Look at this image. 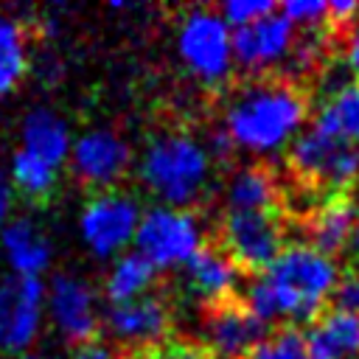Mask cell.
Here are the masks:
<instances>
[{
	"instance_id": "29",
	"label": "cell",
	"mask_w": 359,
	"mask_h": 359,
	"mask_svg": "<svg viewBox=\"0 0 359 359\" xmlns=\"http://www.w3.org/2000/svg\"><path fill=\"white\" fill-rule=\"evenodd\" d=\"M70 359H118V353H115V348H112L109 342L93 337V339H87V342L73 345Z\"/></svg>"
},
{
	"instance_id": "22",
	"label": "cell",
	"mask_w": 359,
	"mask_h": 359,
	"mask_svg": "<svg viewBox=\"0 0 359 359\" xmlns=\"http://www.w3.org/2000/svg\"><path fill=\"white\" fill-rule=\"evenodd\" d=\"M311 123L345 143L359 146V81H348L337 93H331Z\"/></svg>"
},
{
	"instance_id": "8",
	"label": "cell",
	"mask_w": 359,
	"mask_h": 359,
	"mask_svg": "<svg viewBox=\"0 0 359 359\" xmlns=\"http://www.w3.org/2000/svg\"><path fill=\"white\" fill-rule=\"evenodd\" d=\"M222 244L238 269L264 272L286 247L283 224L275 213L227 210L222 222Z\"/></svg>"
},
{
	"instance_id": "20",
	"label": "cell",
	"mask_w": 359,
	"mask_h": 359,
	"mask_svg": "<svg viewBox=\"0 0 359 359\" xmlns=\"http://www.w3.org/2000/svg\"><path fill=\"white\" fill-rule=\"evenodd\" d=\"M227 210H250V213H272L278 202V182L264 165H241L224 182Z\"/></svg>"
},
{
	"instance_id": "4",
	"label": "cell",
	"mask_w": 359,
	"mask_h": 359,
	"mask_svg": "<svg viewBox=\"0 0 359 359\" xmlns=\"http://www.w3.org/2000/svg\"><path fill=\"white\" fill-rule=\"evenodd\" d=\"M177 53L205 84H219L233 70V28L216 8H191L177 28Z\"/></svg>"
},
{
	"instance_id": "5",
	"label": "cell",
	"mask_w": 359,
	"mask_h": 359,
	"mask_svg": "<svg viewBox=\"0 0 359 359\" xmlns=\"http://www.w3.org/2000/svg\"><path fill=\"white\" fill-rule=\"evenodd\" d=\"M132 244L154 269L182 266L202 247V224L188 208L151 205L140 213Z\"/></svg>"
},
{
	"instance_id": "27",
	"label": "cell",
	"mask_w": 359,
	"mask_h": 359,
	"mask_svg": "<svg viewBox=\"0 0 359 359\" xmlns=\"http://www.w3.org/2000/svg\"><path fill=\"white\" fill-rule=\"evenodd\" d=\"M278 11L294 25V28H317L328 17V3L325 0H286L278 6Z\"/></svg>"
},
{
	"instance_id": "32",
	"label": "cell",
	"mask_w": 359,
	"mask_h": 359,
	"mask_svg": "<svg viewBox=\"0 0 359 359\" xmlns=\"http://www.w3.org/2000/svg\"><path fill=\"white\" fill-rule=\"evenodd\" d=\"M157 359H208L205 351H196L191 345H168L157 353Z\"/></svg>"
},
{
	"instance_id": "14",
	"label": "cell",
	"mask_w": 359,
	"mask_h": 359,
	"mask_svg": "<svg viewBox=\"0 0 359 359\" xmlns=\"http://www.w3.org/2000/svg\"><path fill=\"white\" fill-rule=\"evenodd\" d=\"M185 286L191 294L205 300L208 306L233 300V289L238 286V266L222 247L202 244L185 264H182Z\"/></svg>"
},
{
	"instance_id": "6",
	"label": "cell",
	"mask_w": 359,
	"mask_h": 359,
	"mask_svg": "<svg viewBox=\"0 0 359 359\" xmlns=\"http://www.w3.org/2000/svg\"><path fill=\"white\" fill-rule=\"evenodd\" d=\"M289 165L306 182H320L342 191L359 180V146L309 123L289 143Z\"/></svg>"
},
{
	"instance_id": "25",
	"label": "cell",
	"mask_w": 359,
	"mask_h": 359,
	"mask_svg": "<svg viewBox=\"0 0 359 359\" xmlns=\"http://www.w3.org/2000/svg\"><path fill=\"white\" fill-rule=\"evenodd\" d=\"M247 359H309L303 331L297 325H283L275 334L264 337Z\"/></svg>"
},
{
	"instance_id": "19",
	"label": "cell",
	"mask_w": 359,
	"mask_h": 359,
	"mask_svg": "<svg viewBox=\"0 0 359 359\" xmlns=\"http://www.w3.org/2000/svg\"><path fill=\"white\" fill-rule=\"evenodd\" d=\"M359 219V208L353 199H348L345 194H334L331 199H325L317 213L309 222V244L325 255H337L345 250L348 236L353 230Z\"/></svg>"
},
{
	"instance_id": "28",
	"label": "cell",
	"mask_w": 359,
	"mask_h": 359,
	"mask_svg": "<svg viewBox=\"0 0 359 359\" xmlns=\"http://www.w3.org/2000/svg\"><path fill=\"white\" fill-rule=\"evenodd\" d=\"M334 300H337V309L359 314V272H351V275L339 278V283L334 289Z\"/></svg>"
},
{
	"instance_id": "9",
	"label": "cell",
	"mask_w": 359,
	"mask_h": 359,
	"mask_svg": "<svg viewBox=\"0 0 359 359\" xmlns=\"http://www.w3.org/2000/svg\"><path fill=\"white\" fill-rule=\"evenodd\" d=\"M45 314L42 278L11 275L0 280V353L25 351L39 334Z\"/></svg>"
},
{
	"instance_id": "33",
	"label": "cell",
	"mask_w": 359,
	"mask_h": 359,
	"mask_svg": "<svg viewBox=\"0 0 359 359\" xmlns=\"http://www.w3.org/2000/svg\"><path fill=\"white\" fill-rule=\"evenodd\" d=\"M11 205H14V188H11V182L0 174V230H3V227H6V222H8Z\"/></svg>"
},
{
	"instance_id": "26",
	"label": "cell",
	"mask_w": 359,
	"mask_h": 359,
	"mask_svg": "<svg viewBox=\"0 0 359 359\" xmlns=\"http://www.w3.org/2000/svg\"><path fill=\"white\" fill-rule=\"evenodd\" d=\"M275 8H278V3H272V0H227V3H222L219 14L230 28H241V25H250V22L272 14Z\"/></svg>"
},
{
	"instance_id": "34",
	"label": "cell",
	"mask_w": 359,
	"mask_h": 359,
	"mask_svg": "<svg viewBox=\"0 0 359 359\" xmlns=\"http://www.w3.org/2000/svg\"><path fill=\"white\" fill-rule=\"evenodd\" d=\"M342 252H348L353 261H359V219H356V224H353V230H351L348 244H345V250H342Z\"/></svg>"
},
{
	"instance_id": "3",
	"label": "cell",
	"mask_w": 359,
	"mask_h": 359,
	"mask_svg": "<svg viewBox=\"0 0 359 359\" xmlns=\"http://www.w3.org/2000/svg\"><path fill=\"white\" fill-rule=\"evenodd\" d=\"M210 165L202 140L185 132H163L143 149L137 174L160 205L188 208L205 194Z\"/></svg>"
},
{
	"instance_id": "18",
	"label": "cell",
	"mask_w": 359,
	"mask_h": 359,
	"mask_svg": "<svg viewBox=\"0 0 359 359\" xmlns=\"http://www.w3.org/2000/svg\"><path fill=\"white\" fill-rule=\"evenodd\" d=\"M22 146L25 151L42 157L45 163H50L53 168H59L62 163H67L70 154V129L65 123L62 115H56L48 107H34L25 118H22Z\"/></svg>"
},
{
	"instance_id": "1",
	"label": "cell",
	"mask_w": 359,
	"mask_h": 359,
	"mask_svg": "<svg viewBox=\"0 0 359 359\" xmlns=\"http://www.w3.org/2000/svg\"><path fill=\"white\" fill-rule=\"evenodd\" d=\"M339 283V266L311 244H289L247 286L244 306L264 325L275 320L311 323Z\"/></svg>"
},
{
	"instance_id": "13",
	"label": "cell",
	"mask_w": 359,
	"mask_h": 359,
	"mask_svg": "<svg viewBox=\"0 0 359 359\" xmlns=\"http://www.w3.org/2000/svg\"><path fill=\"white\" fill-rule=\"evenodd\" d=\"M266 337V325L252 317V311L238 300H224L208 306L205 339L210 353L219 359H247L250 351Z\"/></svg>"
},
{
	"instance_id": "12",
	"label": "cell",
	"mask_w": 359,
	"mask_h": 359,
	"mask_svg": "<svg viewBox=\"0 0 359 359\" xmlns=\"http://www.w3.org/2000/svg\"><path fill=\"white\" fill-rule=\"evenodd\" d=\"M297 39V28L275 8L272 14L233 28V62L247 67L250 73L269 70L292 56Z\"/></svg>"
},
{
	"instance_id": "17",
	"label": "cell",
	"mask_w": 359,
	"mask_h": 359,
	"mask_svg": "<svg viewBox=\"0 0 359 359\" xmlns=\"http://www.w3.org/2000/svg\"><path fill=\"white\" fill-rule=\"evenodd\" d=\"M0 244L14 275L42 278V272L50 266V241L31 219H8L0 230Z\"/></svg>"
},
{
	"instance_id": "30",
	"label": "cell",
	"mask_w": 359,
	"mask_h": 359,
	"mask_svg": "<svg viewBox=\"0 0 359 359\" xmlns=\"http://www.w3.org/2000/svg\"><path fill=\"white\" fill-rule=\"evenodd\" d=\"M328 17L339 25H353L359 20V3L356 0H334V3H328Z\"/></svg>"
},
{
	"instance_id": "35",
	"label": "cell",
	"mask_w": 359,
	"mask_h": 359,
	"mask_svg": "<svg viewBox=\"0 0 359 359\" xmlns=\"http://www.w3.org/2000/svg\"><path fill=\"white\" fill-rule=\"evenodd\" d=\"M17 359H48V356H39V353H22V356H17Z\"/></svg>"
},
{
	"instance_id": "11",
	"label": "cell",
	"mask_w": 359,
	"mask_h": 359,
	"mask_svg": "<svg viewBox=\"0 0 359 359\" xmlns=\"http://www.w3.org/2000/svg\"><path fill=\"white\" fill-rule=\"evenodd\" d=\"M45 311L53 328L73 345L87 342L98 331V303L87 280L70 272H59L45 286Z\"/></svg>"
},
{
	"instance_id": "31",
	"label": "cell",
	"mask_w": 359,
	"mask_h": 359,
	"mask_svg": "<svg viewBox=\"0 0 359 359\" xmlns=\"http://www.w3.org/2000/svg\"><path fill=\"white\" fill-rule=\"evenodd\" d=\"M342 59H345V70L351 73H359V20L351 25L348 31V39H345V50H342Z\"/></svg>"
},
{
	"instance_id": "7",
	"label": "cell",
	"mask_w": 359,
	"mask_h": 359,
	"mask_svg": "<svg viewBox=\"0 0 359 359\" xmlns=\"http://www.w3.org/2000/svg\"><path fill=\"white\" fill-rule=\"evenodd\" d=\"M140 205L135 196L121 191H101L95 194L79 216V230L87 244V250L98 258H109L123 252L135 241L137 222H140Z\"/></svg>"
},
{
	"instance_id": "10",
	"label": "cell",
	"mask_w": 359,
	"mask_h": 359,
	"mask_svg": "<svg viewBox=\"0 0 359 359\" xmlns=\"http://www.w3.org/2000/svg\"><path fill=\"white\" fill-rule=\"evenodd\" d=\"M67 163H70V171L84 185L109 188L126 177L132 165V146L115 129L93 126L70 143Z\"/></svg>"
},
{
	"instance_id": "23",
	"label": "cell",
	"mask_w": 359,
	"mask_h": 359,
	"mask_svg": "<svg viewBox=\"0 0 359 359\" xmlns=\"http://www.w3.org/2000/svg\"><path fill=\"white\" fill-rule=\"evenodd\" d=\"M28 67L25 34L17 20L0 14V98L17 87Z\"/></svg>"
},
{
	"instance_id": "24",
	"label": "cell",
	"mask_w": 359,
	"mask_h": 359,
	"mask_svg": "<svg viewBox=\"0 0 359 359\" xmlns=\"http://www.w3.org/2000/svg\"><path fill=\"white\" fill-rule=\"evenodd\" d=\"M56 171L59 168H53L42 157H36L25 149H17L11 157V180L8 182H14L11 188L22 191L31 199H45L56 188Z\"/></svg>"
},
{
	"instance_id": "15",
	"label": "cell",
	"mask_w": 359,
	"mask_h": 359,
	"mask_svg": "<svg viewBox=\"0 0 359 359\" xmlns=\"http://www.w3.org/2000/svg\"><path fill=\"white\" fill-rule=\"evenodd\" d=\"M303 339L309 359H351L359 353V314L334 306L309 323Z\"/></svg>"
},
{
	"instance_id": "21",
	"label": "cell",
	"mask_w": 359,
	"mask_h": 359,
	"mask_svg": "<svg viewBox=\"0 0 359 359\" xmlns=\"http://www.w3.org/2000/svg\"><path fill=\"white\" fill-rule=\"evenodd\" d=\"M157 280V269L140 255V252H121L104 280V294L112 306L129 303L137 297H146L149 289Z\"/></svg>"
},
{
	"instance_id": "2",
	"label": "cell",
	"mask_w": 359,
	"mask_h": 359,
	"mask_svg": "<svg viewBox=\"0 0 359 359\" xmlns=\"http://www.w3.org/2000/svg\"><path fill=\"white\" fill-rule=\"evenodd\" d=\"M309 118V98L289 81L258 79L244 84L224 109V132L236 149L272 154L289 146Z\"/></svg>"
},
{
	"instance_id": "16",
	"label": "cell",
	"mask_w": 359,
	"mask_h": 359,
	"mask_svg": "<svg viewBox=\"0 0 359 359\" xmlns=\"http://www.w3.org/2000/svg\"><path fill=\"white\" fill-rule=\"evenodd\" d=\"M109 334L121 342H157L168 331V309L160 297L146 294L129 303L109 306Z\"/></svg>"
},
{
	"instance_id": "36",
	"label": "cell",
	"mask_w": 359,
	"mask_h": 359,
	"mask_svg": "<svg viewBox=\"0 0 359 359\" xmlns=\"http://www.w3.org/2000/svg\"><path fill=\"white\" fill-rule=\"evenodd\" d=\"M351 359H359V353H356V356H351Z\"/></svg>"
}]
</instances>
